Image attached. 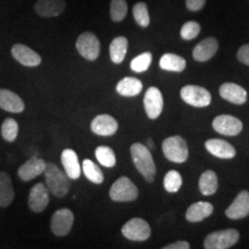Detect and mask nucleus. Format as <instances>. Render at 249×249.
Instances as JSON below:
<instances>
[{
    "label": "nucleus",
    "instance_id": "nucleus-1",
    "mask_svg": "<svg viewBox=\"0 0 249 249\" xmlns=\"http://www.w3.org/2000/svg\"><path fill=\"white\" fill-rule=\"evenodd\" d=\"M130 155H132L133 163L136 170L142 174L143 178L148 182H154L157 171H156V164L149 148L142 143H134L130 147Z\"/></svg>",
    "mask_w": 249,
    "mask_h": 249
},
{
    "label": "nucleus",
    "instance_id": "nucleus-2",
    "mask_svg": "<svg viewBox=\"0 0 249 249\" xmlns=\"http://www.w3.org/2000/svg\"><path fill=\"white\" fill-rule=\"evenodd\" d=\"M45 182L49 192L61 198L68 194L71 189V179L64 171L53 163H46L44 170Z\"/></svg>",
    "mask_w": 249,
    "mask_h": 249
},
{
    "label": "nucleus",
    "instance_id": "nucleus-3",
    "mask_svg": "<svg viewBox=\"0 0 249 249\" xmlns=\"http://www.w3.org/2000/svg\"><path fill=\"white\" fill-rule=\"evenodd\" d=\"M161 149H163V154L166 157V160L173 161V163L181 164L189 157L187 141L179 135L170 136V138L165 139L163 144H161Z\"/></svg>",
    "mask_w": 249,
    "mask_h": 249
},
{
    "label": "nucleus",
    "instance_id": "nucleus-4",
    "mask_svg": "<svg viewBox=\"0 0 249 249\" xmlns=\"http://www.w3.org/2000/svg\"><path fill=\"white\" fill-rule=\"evenodd\" d=\"M240 234L234 229H227L223 231L210 233L204 239L205 249H227L234 246L239 241Z\"/></svg>",
    "mask_w": 249,
    "mask_h": 249
},
{
    "label": "nucleus",
    "instance_id": "nucleus-5",
    "mask_svg": "<svg viewBox=\"0 0 249 249\" xmlns=\"http://www.w3.org/2000/svg\"><path fill=\"white\" fill-rule=\"evenodd\" d=\"M139 196V189L132 180L127 177H121L110 189V197L114 202H132Z\"/></svg>",
    "mask_w": 249,
    "mask_h": 249
},
{
    "label": "nucleus",
    "instance_id": "nucleus-6",
    "mask_svg": "<svg viewBox=\"0 0 249 249\" xmlns=\"http://www.w3.org/2000/svg\"><path fill=\"white\" fill-rule=\"evenodd\" d=\"M121 233L130 241H145L150 238V225L142 218H132L121 227Z\"/></svg>",
    "mask_w": 249,
    "mask_h": 249
},
{
    "label": "nucleus",
    "instance_id": "nucleus-7",
    "mask_svg": "<svg viewBox=\"0 0 249 249\" xmlns=\"http://www.w3.org/2000/svg\"><path fill=\"white\" fill-rule=\"evenodd\" d=\"M182 101L194 107H207L211 103V93L200 86H185L180 91Z\"/></svg>",
    "mask_w": 249,
    "mask_h": 249
},
{
    "label": "nucleus",
    "instance_id": "nucleus-8",
    "mask_svg": "<svg viewBox=\"0 0 249 249\" xmlns=\"http://www.w3.org/2000/svg\"><path fill=\"white\" fill-rule=\"evenodd\" d=\"M76 50L87 60L93 61L99 57V53H101V43H99L97 36L87 31V33L81 34L77 37Z\"/></svg>",
    "mask_w": 249,
    "mask_h": 249
},
{
    "label": "nucleus",
    "instance_id": "nucleus-9",
    "mask_svg": "<svg viewBox=\"0 0 249 249\" xmlns=\"http://www.w3.org/2000/svg\"><path fill=\"white\" fill-rule=\"evenodd\" d=\"M213 127L217 133L222 135L236 136L241 133L244 124L238 118L229 116V114H220L213 119Z\"/></svg>",
    "mask_w": 249,
    "mask_h": 249
},
{
    "label": "nucleus",
    "instance_id": "nucleus-10",
    "mask_svg": "<svg viewBox=\"0 0 249 249\" xmlns=\"http://www.w3.org/2000/svg\"><path fill=\"white\" fill-rule=\"evenodd\" d=\"M143 104L149 119H157L164 107V99L160 90L156 87H150L145 92Z\"/></svg>",
    "mask_w": 249,
    "mask_h": 249
},
{
    "label": "nucleus",
    "instance_id": "nucleus-11",
    "mask_svg": "<svg viewBox=\"0 0 249 249\" xmlns=\"http://www.w3.org/2000/svg\"><path fill=\"white\" fill-rule=\"evenodd\" d=\"M74 224V213L70 209H59L51 219V231L57 236H65L71 232Z\"/></svg>",
    "mask_w": 249,
    "mask_h": 249
},
{
    "label": "nucleus",
    "instance_id": "nucleus-12",
    "mask_svg": "<svg viewBox=\"0 0 249 249\" xmlns=\"http://www.w3.org/2000/svg\"><path fill=\"white\" fill-rule=\"evenodd\" d=\"M50 196L49 189L43 182L36 183L31 188L29 197H28V205L33 213H39L49 205Z\"/></svg>",
    "mask_w": 249,
    "mask_h": 249
},
{
    "label": "nucleus",
    "instance_id": "nucleus-13",
    "mask_svg": "<svg viewBox=\"0 0 249 249\" xmlns=\"http://www.w3.org/2000/svg\"><path fill=\"white\" fill-rule=\"evenodd\" d=\"M36 14L42 18H55L66 9L65 0H37L34 5Z\"/></svg>",
    "mask_w": 249,
    "mask_h": 249
},
{
    "label": "nucleus",
    "instance_id": "nucleus-14",
    "mask_svg": "<svg viewBox=\"0 0 249 249\" xmlns=\"http://www.w3.org/2000/svg\"><path fill=\"white\" fill-rule=\"evenodd\" d=\"M12 55L18 62L27 67H37L42 62V58L36 51L23 44H14L12 48Z\"/></svg>",
    "mask_w": 249,
    "mask_h": 249
},
{
    "label": "nucleus",
    "instance_id": "nucleus-15",
    "mask_svg": "<svg viewBox=\"0 0 249 249\" xmlns=\"http://www.w3.org/2000/svg\"><path fill=\"white\" fill-rule=\"evenodd\" d=\"M205 149L214 157L220 160H232L235 157L236 151L232 144L220 139H210L204 143Z\"/></svg>",
    "mask_w": 249,
    "mask_h": 249
},
{
    "label": "nucleus",
    "instance_id": "nucleus-16",
    "mask_svg": "<svg viewBox=\"0 0 249 249\" xmlns=\"http://www.w3.org/2000/svg\"><path fill=\"white\" fill-rule=\"evenodd\" d=\"M46 161L38 157H33L18 167V176L23 181H30V180L35 179L36 177L44 173Z\"/></svg>",
    "mask_w": 249,
    "mask_h": 249
},
{
    "label": "nucleus",
    "instance_id": "nucleus-17",
    "mask_svg": "<svg viewBox=\"0 0 249 249\" xmlns=\"http://www.w3.org/2000/svg\"><path fill=\"white\" fill-rule=\"evenodd\" d=\"M230 219H242L249 214V192L242 191L225 211Z\"/></svg>",
    "mask_w": 249,
    "mask_h": 249
},
{
    "label": "nucleus",
    "instance_id": "nucleus-18",
    "mask_svg": "<svg viewBox=\"0 0 249 249\" xmlns=\"http://www.w3.org/2000/svg\"><path fill=\"white\" fill-rule=\"evenodd\" d=\"M91 130L92 133L97 134L101 136H110L117 133L118 121L112 116L108 114H99L95 117V119L91 121Z\"/></svg>",
    "mask_w": 249,
    "mask_h": 249
},
{
    "label": "nucleus",
    "instance_id": "nucleus-19",
    "mask_svg": "<svg viewBox=\"0 0 249 249\" xmlns=\"http://www.w3.org/2000/svg\"><path fill=\"white\" fill-rule=\"evenodd\" d=\"M219 95L225 101L235 105H242L247 102V91L235 83L227 82L220 86Z\"/></svg>",
    "mask_w": 249,
    "mask_h": 249
},
{
    "label": "nucleus",
    "instance_id": "nucleus-20",
    "mask_svg": "<svg viewBox=\"0 0 249 249\" xmlns=\"http://www.w3.org/2000/svg\"><path fill=\"white\" fill-rule=\"evenodd\" d=\"M61 164L65 169V173L71 180L80 178L82 170H81L79 157L73 149H65L61 152Z\"/></svg>",
    "mask_w": 249,
    "mask_h": 249
},
{
    "label": "nucleus",
    "instance_id": "nucleus-21",
    "mask_svg": "<svg viewBox=\"0 0 249 249\" xmlns=\"http://www.w3.org/2000/svg\"><path fill=\"white\" fill-rule=\"evenodd\" d=\"M24 107V102L20 96L8 89H0V108L12 113H21Z\"/></svg>",
    "mask_w": 249,
    "mask_h": 249
},
{
    "label": "nucleus",
    "instance_id": "nucleus-22",
    "mask_svg": "<svg viewBox=\"0 0 249 249\" xmlns=\"http://www.w3.org/2000/svg\"><path fill=\"white\" fill-rule=\"evenodd\" d=\"M218 50V40L214 37H208L203 40H201L197 45L194 48L193 51V58L196 61L205 62L210 60L211 58L216 54Z\"/></svg>",
    "mask_w": 249,
    "mask_h": 249
},
{
    "label": "nucleus",
    "instance_id": "nucleus-23",
    "mask_svg": "<svg viewBox=\"0 0 249 249\" xmlns=\"http://www.w3.org/2000/svg\"><path fill=\"white\" fill-rule=\"evenodd\" d=\"M213 213V205L209 202H196L186 211V219L191 223H198L211 216Z\"/></svg>",
    "mask_w": 249,
    "mask_h": 249
},
{
    "label": "nucleus",
    "instance_id": "nucleus-24",
    "mask_svg": "<svg viewBox=\"0 0 249 249\" xmlns=\"http://www.w3.org/2000/svg\"><path fill=\"white\" fill-rule=\"evenodd\" d=\"M15 192L11 177L6 172H0V208H7L14 200Z\"/></svg>",
    "mask_w": 249,
    "mask_h": 249
},
{
    "label": "nucleus",
    "instance_id": "nucleus-25",
    "mask_svg": "<svg viewBox=\"0 0 249 249\" xmlns=\"http://www.w3.org/2000/svg\"><path fill=\"white\" fill-rule=\"evenodd\" d=\"M117 92L124 97H134L142 91V82L136 77H124L120 80L117 85Z\"/></svg>",
    "mask_w": 249,
    "mask_h": 249
},
{
    "label": "nucleus",
    "instance_id": "nucleus-26",
    "mask_svg": "<svg viewBox=\"0 0 249 249\" xmlns=\"http://www.w3.org/2000/svg\"><path fill=\"white\" fill-rule=\"evenodd\" d=\"M198 188L200 192L205 196L213 195L218 189V178L214 171L208 170L201 174L198 180Z\"/></svg>",
    "mask_w": 249,
    "mask_h": 249
},
{
    "label": "nucleus",
    "instance_id": "nucleus-27",
    "mask_svg": "<svg viewBox=\"0 0 249 249\" xmlns=\"http://www.w3.org/2000/svg\"><path fill=\"white\" fill-rule=\"evenodd\" d=\"M128 49V39L124 36L116 37L110 44V57L114 64H121L126 57Z\"/></svg>",
    "mask_w": 249,
    "mask_h": 249
},
{
    "label": "nucleus",
    "instance_id": "nucleus-28",
    "mask_svg": "<svg viewBox=\"0 0 249 249\" xmlns=\"http://www.w3.org/2000/svg\"><path fill=\"white\" fill-rule=\"evenodd\" d=\"M160 67L169 71H182L186 68L185 58L174 53H165L161 55L160 60Z\"/></svg>",
    "mask_w": 249,
    "mask_h": 249
},
{
    "label": "nucleus",
    "instance_id": "nucleus-29",
    "mask_svg": "<svg viewBox=\"0 0 249 249\" xmlns=\"http://www.w3.org/2000/svg\"><path fill=\"white\" fill-rule=\"evenodd\" d=\"M82 171L85 173L86 178L96 185H99L104 181V174L102 170L99 169L98 165H96L92 160H85L82 164Z\"/></svg>",
    "mask_w": 249,
    "mask_h": 249
},
{
    "label": "nucleus",
    "instance_id": "nucleus-30",
    "mask_svg": "<svg viewBox=\"0 0 249 249\" xmlns=\"http://www.w3.org/2000/svg\"><path fill=\"white\" fill-rule=\"evenodd\" d=\"M95 156L97 158V160L101 163L103 166L108 167H114L117 164V158L114 151L112 150L110 147H107V145H101V147H97L95 150Z\"/></svg>",
    "mask_w": 249,
    "mask_h": 249
},
{
    "label": "nucleus",
    "instance_id": "nucleus-31",
    "mask_svg": "<svg viewBox=\"0 0 249 249\" xmlns=\"http://www.w3.org/2000/svg\"><path fill=\"white\" fill-rule=\"evenodd\" d=\"M182 186V177L178 171L171 170L165 174L164 188L169 193H177Z\"/></svg>",
    "mask_w": 249,
    "mask_h": 249
},
{
    "label": "nucleus",
    "instance_id": "nucleus-32",
    "mask_svg": "<svg viewBox=\"0 0 249 249\" xmlns=\"http://www.w3.org/2000/svg\"><path fill=\"white\" fill-rule=\"evenodd\" d=\"M128 12V5L126 0H111L110 4V17L114 22H120L126 18Z\"/></svg>",
    "mask_w": 249,
    "mask_h": 249
},
{
    "label": "nucleus",
    "instance_id": "nucleus-33",
    "mask_svg": "<svg viewBox=\"0 0 249 249\" xmlns=\"http://www.w3.org/2000/svg\"><path fill=\"white\" fill-rule=\"evenodd\" d=\"M133 15L136 23H138L140 27L147 28L149 24H150V17H149L148 6L145 2H136L133 7Z\"/></svg>",
    "mask_w": 249,
    "mask_h": 249
},
{
    "label": "nucleus",
    "instance_id": "nucleus-34",
    "mask_svg": "<svg viewBox=\"0 0 249 249\" xmlns=\"http://www.w3.org/2000/svg\"><path fill=\"white\" fill-rule=\"evenodd\" d=\"M18 134V124L13 118H7L1 124V136L5 141L13 142Z\"/></svg>",
    "mask_w": 249,
    "mask_h": 249
},
{
    "label": "nucleus",
    "instance_id": "nucleus-35",
    "mask_svg": "<svg viewBox=\"0 0 249 249\" xmlns=\"http://www.w3.org/2000/svg\"><path fill=\"white\" fill-rule=\"evenodd\" d=\"M152 62V54L150 52H143L138 57H135L130 61V68L135 73H143L150 67Z\"/></svg>",
    "mask_w": 249,
    "mask_h": 249
},
{
    "label": "nucleus",
    "instance_id": "nucleus-36",
    "mask_svg": "<svg viewBox=\"0 0 249 249\" xmlns=\"http://www.w3.org/2000/svg\"><path fill=\"white\" fill-rule=\"evenodd\" d=\"M201 31V26L196 21H188L183 24L180 30V36L185 40H192L198 36Z\"/></svg>",
    "mask_w": 249,
    "mask_h": 249
},
{
    "label": "nucleus",
    "instance_id": "nucleus-37",
    "mask_svg": "<svg viewBox=\"0 0 249 249\" xmlns=\"http://www.w3.org/2000/svg\"><path fill=\"white\" fill-rule=\"evenodd\" d=\"M236 58L241 64H245L249 66V44L242 45L240 49L238 50V53H236Z\"/></svg>",
    "mask_w": 249,
    "mask_h": 249
},
{
    "label": "nucleus",
    "instance_id": "nucleus-38",
    "mask_svg": "<svg viewBox=\"0 0 249 249\" xmlns=\"http://www.w3.org/2000/svg\"><path fill=\"white\" fill-rule=\"evenodd\" d=\"M207 0H186V7L192 12L201 11L204 7Z\"/></svg>",
    "mask_w": 249,
    "mask_h": 249
},
{
    "label": "nucleus",
    "instance_id": "nucleus-39",
    "mask_svg": "<svg viewBox=\"0 0 249 249\" xmlns=\"http://www.w3.org/2000/svg\"><path fill=\"white\" fill-rule=\"evenodd\" d=\"M191 248V245L187 241H177L173 242V244L164 246L163 249H189Z\"/></svg>",
    "mask_w": 249,
    "mask_h": 249
},
{
    "label": "nucleus",
    "instance_id": "nucleus-40",
    "mask_svg": "<svg viewBox=\"0 0 249 249\" xmlns=\"http://www.w3.org/2000/svg\"><path fill=\"white\" fill-rule=\"evenodd\" d=\"M148 145H149V147H150V148H154V144H152V141H151L150 139H148Z\"/></svg>",
    "mask_w": 249,
    "mask_h": 249
}]
</instances>
